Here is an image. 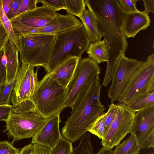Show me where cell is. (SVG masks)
Returning <instances> with one entry per match:
<instances>
[{"label": "cell", "mask_w": 154, "mask_h": 154, "mask_svg": "<svg viewBox=\"0 0 154 154\" xmlns=\"http://www.w3.org/2000/svg\"><path fill=\"white\" fill-rule=\"evenodd\" d=\"M3 54V49L0 53V85L6 84L7 81L5 66L2 61V57Z\"/></svg>", "instance_id": "836d02e7"}, {"label": "cell", "mask_w": 154, "mask_h": 154, "mask_svg": "<svg viewBox=\"0 0 154 154\" xmlns=\"http://www.w3.org/2000/svg\"><path fill=\"white\" fill-rule=\"evenodd\" d=\"M124 105L135 112L154 106V91L138 97Z\"/></svg>", "instance_id": "44dd1931"}, {"label": "cell", "mask_w": 154, "mask_h": 154, "mask_svg": "<svg viewBox=\"0 0 154 154\" xmlns=\"http://www.w3.org/2000/svg\"><path fill=\"white\" fill-rule=\"evenodd\" d=\"M65 10L68 14L76 16L81 19L86 9L85 0H64Z\"/></svg>", "instance_id": "cb8c5ba5"}, {"label": "cell", "mask_w": 154, "mask_h": 154, "mask_svg": "<svg viewBox=\"0 0 154 154\" xmlns=\"http://www.w3.org/2000/svg\"><path fill=\"white\" fill-rule=\"evenodd\" d=\"M117 105L116 117L102 139L101 144L106 149H112L119 144L130 133L133 123L135 112L123 104Z\"/></svg>", "instance_id": "8fae6325"}, {"label": "cell", "mask_w": 154, "mask_h": 154, "mask_svg": "<svg viewBox=\"0 0 154 154\" xmlns=\"http://www.w3.org/2000/svg\"><path fill=\"white\" fill-rule=\"evenodd\" d=\"M140 149L137 138L133 133L121 144L116 146L113 154H138Z\"/></svg>", "instance_id": "7402d4cb"}, {"label": "cell", "mask_w": 154, "mask_h": 154, "mask_svg": "<svg viewBox=\"0 0 154 154\" xmlns=\"http://www.w3.org/2000/svg\"><path fill=\"white\" fill-rule=\"evenodd\" d=\"M106 115L105 112L98 117L88 131L101 139L105 134Z\"/></svg>", "instance_id": "484cf974"}, {"label": "cell", "mask_w": 154, "mask_h": 154, "mask_svg": "<svg viewBox=\"0 0 154 154\" xmlns=\"http://www.w3.org/2000/svg\"><path fill=\"white\" fill-rule=\"evenodd\" d=\"M154 91V54L137 68L117 101L125 104L136 98Z\"/></svg>", "instance_id": "52a82bcc"}, {"label": "cell", "mask_w": 154, "mask_h": 154, "mask_svg": "<svg viewBox=\"0 0 154 154\" xmlns=\"http://www.w3.org/2000/svg\"><path fill=\"white\" fill-rule=\"evenodd\" d=\"M18 154H22V152H21L20 151V152H19V153Z\"/></svg>", "instance_id": "7bdbcfd3"}, {"label": "cell", "mask_w": 154, "mask_h": 154, "mask_svg": "<svg viewBox=\"0 0 154 154\" xmlns=\"http://www.w3.org/2000/svg\"><path fill=\"white\" fill-rule=\"evenodd\" d=\"M73 148L72 143L62 136L56 145L50 149L49 154H72Z\"/></svg>", "instance_id": "d4e9b609"}, {"label": "cell", "mask_w": 154, "mask_h": 154, "mask_svg": "<svg viewBox=\"0 0 154 154\" xmlns=\"http://www.w3.org/2000/svg\"><path fill=\"white\" fill-rule=\"evenodd\" d=\"M150 154H154V153H151Z\"/></svg>", "instance_id": "ee69618b"}, {"label": "cell", "mask_w": 154, "mask_h": 154, "mask_svg": "<svg viewBox=\"0 0 154 154\" xmlns=\"http://www.w3.org/2000/svg\"><path fill=\"white\" fill-rule=\"evenodd\" d=\"M57 13L51 8L42 6L25 12L10 21L17 36L30 35L51 22Z\"/></svg>", "instance_id": "9c48e42d"}, {"label": "cell", "mask_w": 154, "mask_h": 154, "mask_svg": "<svg viewBox=\"0 0 154 154\" xmlns=\"http://www.w3.org/2000/svg\"><path fill=\"white\" fill-rule=\"evenodd\" d=\"M13 108L10 104L0 105V121H5L8 119Z\"/></svg>", "instance_id": "d6a6232c"}, {"label": "cell", "mask_w": 154, "mask_h": 154, "mask_svg": "<svg viewBox=\"0 0 154 154\" xmlns=\"http://www.w3.org/2000/svg\"><path fill=\"white\" fill-rule=\"evenodd\" d=\"M119 7L125 14L137 12L139 11L136 5L138 0H117Z\"/></svg>", "instance_id": "83f0119b"}, {"label": "cell", "mask_w": 154, "mask_h": 154, "mask_svg": "<svg viewBox=\"0 0 154 154\" xmlns=\"http://www.w3.org/2000/svg\"><path fill=\"white\" fill-rule=\"evenodd\" d=\"M9 41L8 35L4 28L0 26V53Z\"/></svg>", "instance_id": "d590c367"}, {"label": "cell", "mask_w": 154, "mask_h": 154, "mask_svg": "<svg viewBox=\"0 0 154 154\" xmlns=\"http://www.w3.org/2000/svg\"><path fill=\"white\" fill-rule=\"evenodd\" d=\"M20 149L14 147L12 142L6 140L0 141V154H18Z\"/></svg>", "instance_id": "1f68e13d"}, {"label": "cell", "mask_w": 154, "mask_h": 154, "mask_svg": "<svg viewBox=\"0 0 154 154\" xmlns=\"http://www.w3.org/2000/svg\"><path fill=\"white\" fill-rule=\"evenodd\" d=\"M117 110V104H115L113 103L109 105V109L106 112L105 117V133L114 120Z\"/></svg>", "instance_id": "4dcf8cb0"}, {"label": "cell", "mask_w": 154, "mask_h": 154, "mask_svg": "<svg viewBox=\"0 0 154 154\" xmlns=\"http://www.w3.org/2000/svg\"><path fill=\"white\" fill-rule=\"evenodd\" d=\"M79 59L77 57H72L67 59L52 72L49 73L50 77L66 88L73 76Z\"/></svg>", "instance_id": "e0dca14e"}, {"label": "cell", "mask_w": 154, "mask_h": 154, "mask_svg": "<svg viewBox=\"0 0 154 154\" xmlns=\"http://www.w3.org/2000/svg\"><path fill=\"white\" fill-rule=\"evenodd\" d=\"M86 52L88 57L98 64L107 61L108 52L104 39L90 43Z\"/></svg>", "instance_id": "ffe728a7"}, {"label": "cell", "mask_w": 154, "mask_h": 154, "mask_svg": "<svg viewBox=\"0 0 154 154\" xmlns=\"http://www.w3.org/2000/svg\"><path fill=\"white\" fill-rule=\"evenodd\" d=\"M4 85L3 84L0 85V94Z\"/></svg>", "instance_id": "b9f144b4"}, {"label": "cell", "mask_w": 154, "mask_h": 154, "mask_svg": "<svg viewBox=\"0 0 154 154\" xmlns=\"http://www.w3.org/2000/svg\"><path fill=\"white\" fill-rule=\"evenodd\" d=\"M2 61L6 70V84L10 83L14 79L20 67L18 58L19 51L16 47L9 41L4 49Z\"/></svg>", "instance_id": "ac0fdd59"}, {"label": "cell", "mask_w": 154, "mask_h": 154, "mask_svg": "<svg viewBox=\"0 0 154 154\" xmlns=\"http://www.w3.org/2000/svg\"><path fill=\"white\" fill-rule=\"evenodd\" d=\"M67 88L63 87L47 73L39 81L30 100L38 112L46 119L60 114L65 108Z\"/></svg>", "instance_id": "277c9868"}, {"label": "cell", "mask_w": 154, "mask_h": 154, "mask_svg": "<svg viewBox=\"0 0 154 154\" xmlns=\"http://www.w3.org/2000/svg\"><path fill=\"white\" fill-rule=\"evenodd\" d=\"M14 0H2V6L6 14L8 12Z\"/></svg>", "instance_id": "ab89813d"}, {"label": "cell", "mask_w": 154, "mask_h": 154, "mask_svg": "<svg viewBox=\"0 0 154 154\" xmlns=\"http://www.w3.org/2000/svg\"></svg>", "instance_id": "f6af8a7d"}, {"label": "cell", "mask_w": 154, "mask_h": 154, "mask_svg": "<svg viewBox=\"0 0 154 154\" xmlns=\"http://www.w3.org/2000/svg\"><path fill=\"white\" fill-rule=\"evenodd\" d=\"M33 145L35 154H49L50 149L48 147L37 144Z\"/></svg>", "instance_id": "8d00e7d4"}, {"label": "cell", "mask_w": 154, "mask_h": 154, "mask_svg": "<svg viewBox=\"0 0 154 154\" xmlns=\"http://www.w3.org/2000/svg\"><path fill=\"white\" fill-rule=\"evenodd\" d=\"M101 86L99 75L95 79L85 94L76 100L72 111L62 128V136L72 143L80 139L89 129L106 108L100 100Z\"/></svg>", "instance_id": "7a4b0ae2"}, {"label": "cell", "mask_w": 154, "mask_h": 154, "mask_svg": "<svg viewBox=\"0 0 154 154\" xmlns=\"http://www.w3.org/2000/svg\"><path fill=\"white\" fill-rule=\"evenodd\" d=\"M90 42L83 23L79 26L55 35L48 63L45 69L52 72L67 59L72 57L81 59Z\"/></svg>", "instance_id": "3957f363"}, {"label": "cell", "mask_w": 154, "mask_h": 154, "mask_svg": "<svg viewBox=\"0 0 154 154\" xmlns=\"http://www.w3.org/2000/svg\"><path fill=\"white\" fill-rule=\"evenodd\" d=\"M0 25L5 30L9 38V42L15 45L19 51L20 48L18 37L14 32L10 20L3 10L2 0H0Z\"/></svg>", "instance_id": "603a6c76"}, {"label": "cell", "mask_w": 154, "mask_h": 154, "mask_svg": "<svg viewBox=\"0 0 154 154\" xmlns=\"http://www.w3.org/2000/svg\"><path fill=\"white\" fill-rule=\"evenodd\" d=\"M145 9L143 11L148 14L150 12L154 13V0H143Z\"/></svg>", "instance_id": "74e56055"}, {"label": "cell", "mask_w": 154, "mask_h": 154, "mask_svg": "<svg viewBox=\"0 0 154 154\" xmlns=\"http://www.w3.org/2000/svg\"><path fill=\"white\" fill-rule=\"evenodd\" d=\"M38 3V0H22L14 18L25 12L36 8Z\"/></svg>", "instance_id": "f1b7e54d"}, {"label": "cell", "mask_w": 154, "mask_h": 154, "mask_svg": "<svg viewBox=\"0 0 154 154\" xmlns=\"http://www.w3.org/2000/svg\"><path fill=\"white\" fill-rule=\"evenodd\" d=\"M85 5L95 15L108 52L107 67L103 82L112 81L117 62L125 53L128 43L122 30L127 14L119 7L117 0H85Z\"/></svg>", "instance_id": "6da1fadb"}, {"label": "cell", "mask_w": 154, "mask_h": 154, "mask_svg": "<svg viewBox=\"0 0 154 154\" xmlns=\"http://www.w3.org/2000/svg\"><path fill=\"white\" fill-rule=\"evenodd\" d=\"M38 2L42 4V6L49 7L56 12L65 9L64 0H38Z\"/></svg>", "instance_id": "f546056e"}, {"label": "cell", "mask_w": 154, "mask_h": 154, "mask_svg": "<svg viewBox=\"0 0 154 154\" xmlns=\"http://www.w3.org/2000/svg\"><path fill=\"white\" fill-rule=\"evenodd\" d=\"M21 63L11 96L13 108L30 100L39 82L38 69L35 72L34 67L32 65L26 61Z\"/></svg>", "instance_id": "30bf717a"}, {"label": "cell", "mask_w": 154, "mask_h": 154, "mask_svg": "<svg viewBox=\"0 0 154 154\" xmlns=\"http://www.w3.org/2000/svg\"><path fill=\"white\" fill-rule=\"evenodd\" d=\"M81 20L90 42L101 40L103 35L99 27L96 17L89 8L83 12Z\"/></svg>", "instance_id": "d6986e66"}, {"label": "cell", "mask_w": 154, "mask_h": 154, "mask_svg": "<svg viewBox=\"0 0 154 154\" xmlns=\"http://www.w3.org/2000/svg\"><path fill=\"white\" fill-rule=\"evenodd\" d=\"M55 35H28L17 36L21 62L45 69L49 60Z\"/></svg>", "instance_id": "8992f818"}, {"label": "cell", "mask_w": 154, "mask_h": 154, "mask_svg": "<svg viewBox=\"0 0 154 154\" xmlns=\"http://www.w3.org/2000/svg\"><path fill=\"white\" fill-rule=\"evenodd\" d=\"M22 0H14L8 12L6 14L11 20L13 19L16 13Z\"/></svg>", "instance_id": "e575fe53"}, {"label": "cell", "mask_w": 154, "mask_h": 154, "mask_svg": "<svg viewBox=\"0 0 154 154\" xmlns=\"http://www.w3.org/2000/svg\"><path fill=\"white\" fill-rule=\"evenodd\" d=\"M143 62L127 58L125 55L119 59L108 91V97L111 100V103L118 100L135 71Z\"/></svg>", "instance_id": "4fadbf2b"}, {"label": "cell", "mask_w": 154, "mask_h": 154, "mask_svg": "<svg viewBox=\"0 0 154 154\" xmlns=\"http://www.w3.org/2000/svg\"><path fill=\"white\" fill-rule=\"evenodd\" d=\"M46 119L36 110L32 102L23 110H14L12 108L8 119L5 122L8 137L13 138L12 143L23 139L32 138L44 124Z\"/></svg>", "instance_id": "5b68a950"}, {"label": "cell", "mask_w": 154, "mask_h": 154, "mask_svg": "<svg viewBox=\"0 0 154 154\" xmlns=\"http://www.w3.org/2000/svg\"><path fill=\"white\" fill-rule=\"evenodd\" d=\"M82 22L74 16L67 14L62 15L57 13L51 22L43 27L35 30L30 35H56L62 32L78 27Z\"/></svg>", "instance_id": "9a60e30c"}, {"label": "cell", "mask_w": 154, "mask_h": 154, "mask_svg": "<svg viewBox=\"0 0 154 154\" xmlns=\"http://www.w3.org/2000/svg\"><path fill=\"white\" fill-rule=\"evenodd\" d=\"M22 154H35L33 144L30 143L20 149Z\"/></svg>", "instance_id": "f35d334b"}, {"label": "cell", "mask_w": 154, "mask_h": 154, "mask_svg": "<svg viewBox=\"0 0 154 154\" xmlns=\"http://www.w3.org/2000/svg\"><path fill=\"white\" fill-rule=\"evenodd\" d=\"M135 136L140 149L154 148V106L135 112L130 132Z\"/></svg>", "instance_id": "7c38bea8"}, {"label": "cell", "mask_w": 154, "mask_h": 154, "mask_svg": "<svg viewBox=\"0 0 154 154\" xmlns=\"http://www.w3.org/2000/svg\"><path fill=\"white\" fill-rule=\"evenodd\" d=\"M100 68L96 62L88 57L80 59L67 88L64 107H71L77 99L83 96L92 82L100 73Z\"/></svg>", "instance_id": "ba28073f"}, {"label": "cell", "mask_w": 154, "mask_h": 154, "mask_svg": "<svg viewBox=\"0 0 154 154\" xmlns=\"http://www.w3.org/2000/svg\"><path fill=\"white\" fill-rule=\"evenodd\" d=\"M148 14L143 11L127 14L124 20L122 30L126 38H134L139 32L150 25Z\"/></svg>", "instance_id": "2e32d148"}, {"label": "cell", "mask_w": 154, "mask_h": 154, "mask_svg": "<svg viewBox=\"0 0 154 154\" xmlns=\"http://www.w3.org/2000/svg\"><path fill=\"white\" fill-rule=\"evenodd\" d=\"M60 114H57L46 119L38 131L32 138L31 143L53 148L62 136L60 132Z\"/></svg>", "instance_id": "5bb4252c"}, {"label": "cell", "mask_w": 154, "mask_h": 154, "mask_svg": "<svg viewBox=\"0 0 154 154\" xmlns=\"http://www.w3.org/2000/svg\"><path fill=\"white\" fill-rule=\"evenodd\" d=\"M16 75L9 83L4 85L0 94V105L10 104L11 93L15 82Z\"/></svg>", "instance_id": "4316f807"}, {"label": "cell", "mask_w": 154, "mask_h": 154, "mask_svg": "<svg viewBox=\"0 0 154 154\" xmlns=\"http://www.w3.org/2000/svg\"><path fill=\"white\" fill-rule=\"evenodd\" d=\"M94 154H113L112 149H106L104 147H102L98 152Z\"/></svg>", "instance_id": "60d3db41"}]
</instances>
